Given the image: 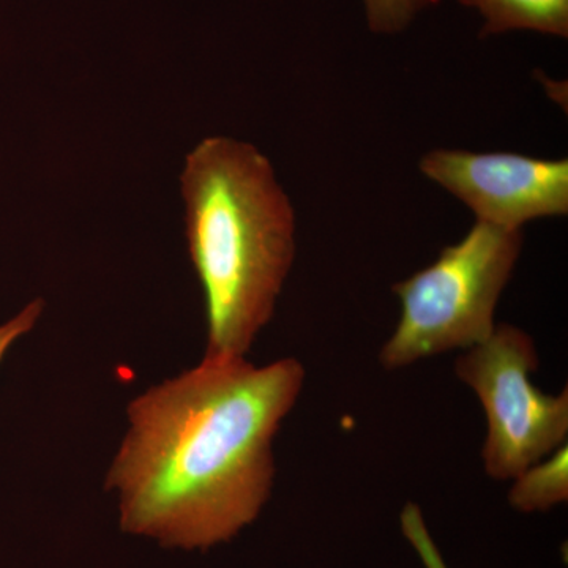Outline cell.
Masks as SVG:
<instances>
[{
	"label": "cell",
	"mask_w": 568,
	"mask_h": 568,
	"mask_svg": "<svg viewBox=\"0 0 568 568\" xmlns=\"http://www.w3.org/2000/svg\"><path fill=\"white\" fill-rule=\"evenodd\" d=\"M304 383L295 358L204 357L133 399L106 477L121 496L122 530L183 549L237 536L271 496L274 437Z\"/></svg>",
	"instance_id": "6da1fadb"
},
{
	"label": "cell",
	"mask_w": 568,
	"mask_h": 568,
	"mask_svg": "<svg viewBox=\"0 0 568 568\" xmlns=\"http://www.w3.org/2000/svg\"><path fill=\"white\" fill-rule=\"evenodd\" d=\"M181 183L189 253L204 293V357H245L293 267V204L267 156L233 138L201 141L186 155Z\"/></svg>",
	"instance_id": "7a4b0ae2"
},
{
	"label": "cell",
	"mask_w": 568,
	"mask_h": 568,
	"mask_svg": "<svg viewBox=\"0 0 568 568\" xmlns=\"http://www.w3.org/2000/svg\"><path fill=\"white\" fill-rule=\"evenodd\" d=\"M523 242V230L476 222L435 263L396 283L394 294L402 313L381 349L384 368H405L433 355L487 342Z\"/></svg>",
	"instance_id": "3957f363"
},
{
	"label": "cell",
	"mask_w": 568,
	"mask_h": 568,
	"mask_svg": "<svg viewBox=\"0 0 568 568\" xmlns=\"http://www.w3.org/2000/svg\"><path fill=\"white\" fill-rule=\"evenodd\" d=\"M536 343L528 332L496 325L480 345L459 355L455 372L473 388L487 417L485 473L495 480H514L523 470L567 444L568 392L549 395L534 386Z\"/></svg>",
	"instance_id": "277c9868"
},
{
	"label": "cell",
	"mask_w": 568,
	"mask_h": 568,
	"mask_svg": "<svg viewBox=\"0 0 568 568\" xmlns=\"http://www.w3.org/2000/svg\"><path fill=\"white\" fill-rule=\"evenodd\" d=\"M418 168L467 205L476 222L521 230L532 220L568 213L567 159L435 149L422 156Z\"/></svg>",
	"instance_id": "5b68a950"
},
{
	"label": "cell",
	"mask_w": 568,
	"mask_h": 568,
	"mask_svg": "<svg viewBox=\"0 0 568 568\" xmlns=\"http://www.w3.org/2000/svg\"><path fill=\"white\" fill-rule=\"evenodd\" d=\"M481 18L480 39L530 31L567 39L568 0H459Z\"/></svg>",
	"instance_id": "8992f818"
},
{
	"label": "cell",
	"mask_w": 568,
	"mask_h": 568,
	"mask_svg": "<svg viewBox=\"0 0 568 568\" xmlns=\"http://www.w3.org/2000/svg\"><path fill=\"white\" fill-rule=\"evenodd\" d=\"M508 493L510 506L519 511H547L567 503L568 450L567 444L515 477Z\"/></svg>",
	"instance_id": "52a82bcc"
},
{
	"label": "cell",
	"mask_w": 568,
	"mask_h": 568,
	"mask_svg": "<svg viewBox=\"0 0 568 568\" xmlns=\"http://www.w3.org/2000/svg\"><path fill=\"white\" fill-rule=\"evenodd\" d=\"M437 2L439 0H364L366 22L369 31L377 36H396Z\"/></svg>",
	"instance_id": "ba28073f"
},
{
	"label": "cell",
	"mask_w": 568,
	"mask_h": 568,
	"mask_svg": "<svg viewBox=\"0 0 568 568\" xmlns=\"http://www.w3.org/2000/svg\"><path fill=\"white\" fill-rule=\"evenodd\" d=\"M402 529L426 568H448L432 534L426 528L424 515L416 504H407L403 510Z\"/></svg>",
	"instance_id": "9c48e42d"
},
{
	"label": "cell",
	"mask_w": 568,
	"mask_h": 568,
	"mask_svg": "<svg viewBox=\"0 0 568 568\" xmlns=\"http://www.w3.org/2000/svg\"><path fill=\"white\" fill-rule=\"evenodd\" d=\"M43 301H33L32 304L24 306L22 312L18 313L17 316L11 317L6 324L0 325V364L9 353L10 347L32 331L33 325L40 320L41 313H43Z\"/></svg>",
	"instance_id": "30bf717a"
}]
</instances>
